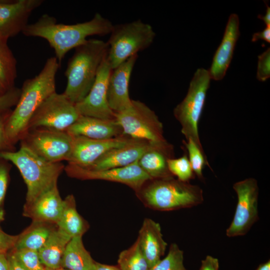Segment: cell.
<instances>
[{"mask_svg":"<svg viewBox=\"0 0 270 270\" xmlns=\"http://www.w3.org/2000/svg\"><path fill=\"white\" fill-rule=\"evenodd\" d=\"M80 116L76 104L56 92L40 106L31 118L28 130L44 128L66 131Z\"/></svg>","mask_w":270,"mask_h":270,"instance_id":"10","label":"cell"},{"mask_svg":"<svg viewBox=\"0 0 270 270\" xmlns=\"http://www.w3.org/2000/svg\"><path fill=\"white\" fill-rule=\"evenodd\" d=\"M20 94V88L14 87L0 96V114L12 110L16 106Z\"/></svg>","mask_w":270,"mask_h":270,"instance_id":"35","label":"cell"},{"mask_svg":"<svg viewBox=\"0 0 270 270\" xmlns=\"http://www.w3.org/2000/svg\"><path fill=\"white\" fill-rule=\"evenodd\" d=\"M136 194L146 206L160 211L192 208L204 200L200 186L174 177L149 180Z\"/></svg>","mask_w":270,"mask_h":270,"instance_id":"4","label":"cell"},{"mask_svg":"<svg viewBox=\"0 0 270 270\" xmlns=\"http://www.w3.org/2000/svg\"><path fill=\"white\" fill-rule=\"evenodd\" d=\"M8 38L0 34V82L6 90L14 87L16 60L8 44Z\"/></svg>","mask_w":270,"mask_h":270,"instance_id":"27","label":"cell"},{"mask_svg":"<svg viewBox=\"0 0 270 270\" xmlns=\"http://www.w3.org/2000/svg\"><path fill=\"white\" fill-rule=\"evenodd\" d=\"M219 262L218 258L207 256L202 260L199 270H218Z\"/></svg>","mask_w":270,"mask_h":270,"instance_id":"38","label":"cell"},{"mask_svg":"<svg viewBox=\"0 0 270 270\" xmlns=\"http://www.w3.org/2000/svg\"><path fill=\"white\" fill-rule=\"evenodd\" d=\"M240 20L236 14L228 19L221 43L214 54L208 70L211 80H222L226 75L232 58L234 48L240 34Z\"/></svg>","mask_w":270,"mask_h":270,"instance_id":"17","label":"cell"},{"mask_svg":"<svg viewBox=\"0 0 270 270\" xmlns=\"http://www.w3.org/2000/svg\"><path fill=\"white\" fill-rule=\"evenodd\" d=\"M108 52L107 42L98 39L88 40L75 48L65 70L67 84L63 92L72 103L76 104L86 96Z\"/></svg>","mask_w":270,"mask_h":270,"instance_id":"3","label":"cell"},{"mask_svg":"<svg viewBox=\"0 0 270 270\" xmlns=\"http://www.w3.org/2000/svg\"><path fill=\"white\" fill-rule=\"evenodd\" d=\"M115 120L124 135L150 142L166 140L164 126L154 111L140 100H132L126 110L115 113Z\"/></svg>","mask_w":270,"mask_h":270,"instance_id":"8","label":"cell"},{"mask_svg":"<svg viewBox=\"0 0 270 270\" xmlns=\"http://www.w3.org/2000/svg\"><path fill=\"white\" fill-rule=\"evenodd\" d=\"M174 158V146L166 140L150 142L148 149L138 160V164L151 179L174 177L168 166V160Z\"/></svg>","mask_w":270,"mask_h":270,"instance_id":"20","label":"cell"},{"mask_svg":"<svg viewBox=\"0 0 270 270\" xmlns=\"http://www.w3.org/2000/svg\"><path fill=\"white\" fill-rule=\"evenodd\" d=\"M11 112L12 110L0 114V152L16 150L14 146L8 141L5 131L6 123Z\"/></svg>","mask_w":270,"mask_h":270,"instance_id":"36","label":"cell"},{"mask_svg":"<svg viewBox=\"0 0 270 270\" xmlns=\"http://www.w3.org/2000/svg\"><path fill=\"white\" fill-rule=\"evenodd\" d=\"M210 80L208 70L198 68L190 82L185 98L174 110V115L181 126V132L186 140H192L203 152L204 150L198 128Z\"/></svg>","mask_w":270,"mask_h":270,"instance_id":"7","label":"cell"},{"mask_svg":"<svg viewBox=\"0 0 270 270\" xmlns=\"http://www.w3.org/2000/svg\"><path fill=\"white\" fill-rule=\"evenodd\" d=\"M130 138L126 135L104 140L73 136L72 151L67 162L80 167L88 168L105 153L125 144Z\"/></svg>","mask_w":270,"mask_h":270,"instance_id":"14","label":"cell"},{"mask_svg":"<svg viewBox=\"0 0 270 270\" xmlns=\"http://www.w3.org/2000/svg\"><path fill=\"white\" fill-rule=\"evenodd\" d=\"M10 162L0 156V209H2L4 198L10 180L11 166Z\"/></svg>","mask_w":270,"mask_h":270,"instance_id":"33","label":"cell"},{"mask_svg":"<svg viewBox=\"0 0 270 270\" xmlns=\"http://www.w3.org/2000/svg\"><path fill=\"white\" fill-rule=\"evenodd\" d=\"M43 0H0V34L8 38L15 36L28 24L32 13Z\"/></svg>","mask_w":270,"mask_h":270,"instance_id":"15","label":"cell"},{"mask_svg":"<svg viewBox=\"0 0 270 270\" xmlns=\"http://www.w3.org/2000/svg\"><path fill=\"white\" fill-rule=\"evenodd\" d=\"M233 188L238 196V203L233 220L226 230L228 237L245 235L258 220V186L254 178L237 182Z\"/></svg>","mask_w":270,"mask_h":270,"instance_id":"11","label":"cell"},{"mask_svg":"<svg viewBox=\"0 0 270 270\" xmlns=\"http://www.w3.org/2000/svg\"><path fill=\"white\" fill-rule=\"evenodd\" d=\"M38 156L52 162L68 161L71 153L73 136L66 131L44 128L28 130L20 140Z\"/></svg>","mask_w":270,"mask_h":270,"instance_id":"9","label":"cell"},{"mask_svg":"<svg viewBox=\"0 0 270 270\" xmlns=\"http://www.w3.org/2000/svg\"><path fill=\"white\" fill-rule=\"evenodd\" d=\"M94 270H120L118 266H110L95 262Z\"/></svg>","mask_w":270,"mask_h":270,"instance_id":"41","label":"cell"},{"mask_svg":"<svg viewBox=\"0 0 270 270\" xmlns=\"http://www.w3.org/2000/svg\"><path fill=\"white\" fill-rule=\"evenodd\" d=\"M9 270H25L17 262L11 250L7 253Z\"/></svg>","mask_w":270,"mask_h":270,"instance_id":"40","label":"cell"},{"mask_svg":"<svg viewBox=\"0 0 270 270\" xmlns=\"http://www.w3.org/2000/svg\"><path fill=\"white\" fill-rule=\"evenodd\" d=\"M149 270H186L184 264V252L176 244H172L167 256Z\"/></svg>","mask_w":270,"mask_h":270,"instance_id":"30","label":"cell"},{"mask_svg":"<svg viewBox=\"0 0 270 270\" xmlns=\"http://www.w3.org/2000/svg\"><path fill=\"white\" fill-rule=\"evenodd\" d=\"M270 77V49L258 56V64L256 72L257 79L262 82L266 81Z\"/></svg>","mask_w":270,"mask_h":270,"instance_id":"34","label":"cell"},{"mask_svg":"<svg viewBox=\"0 0 270 270\" xmlns=\"http://www.w3.org/2000/svg\"><path fill=\"white\" fill-rule=\"evenodd\" d=\"M72 238L57 227L38 250L42 264L48 268H61V262L66 246Z\"/></svg>","mask_w":270,"mask_h":270,"instance_id":"23","label":"cell"},{"mask_svg":"<svg viewBox=\"0 0 270 270\" xmlns=\"http://www.w3.org/2000/svg\"><path fill=\"white\" fill-rule=\"evenodd\" d=\"M52 224H54L32 222L30 227L18 235L13 249L27 248L38 251L55 228Z\"/></svg>","mask_w":270,"mask_h":270,"instance_id":"26","label":"cell"},{"mask_svg":"<svg viewBox=\"0 0 270 270\" xmlns=\"http://www.w3.org/2000/svg\"><path fill=\"white\" fill-rule=\"evenodd\" d=\"M64 206V200L60 196L58 184L46 191L30 206L24 208L23 215L32 222L56 224Z\"/></svg>","mask_w":270,"mask_h":270,"instance_id":"19","label":"cell"},{"mask_svg":"<svg viewBox=\"0 0 270 270\" xmlns=\"http://www.w3.org/2000/svg\"><path fill=\"white\" fill-rule=\"evenodd\" d=\"M4 220V212L3 210L0 209V222Z\"/></svg>","mask_w":270,"mask_h":270,"instance_id":"46","label":"cell"},{"mask_svg":"<svg viewBox=\"0 0 270 270\" xmlns=\"http://www.w3.org/2000/svg\"><path fill=\"white\" fill-rule=\"evenodd\" d=\"M182 142L188 152V160L195 176L204 180L202 170L204 166H208L210 168L205 153L191 140H184Z\"/></svg>","mask_w":270,"mask_h":270,"instance_id":"29","label":"cell"},{"mask_svg":"<svg viewBox=\"0 0 270 270\" xmlns=\"http://www.w3.org/2000/svg\"><path fill=\"white\" fill-rule=\"evenodd\" d=\"M44 270H68L61 267V268H46Z\"/></svg>","mask_w":270,"mask_h":270,"instance_id":"47","label":"cell"},{"mask_svg":"<svg viewBox=\"0 0 270 270\" xmlns=\"http://www.w3.org/2000/svg\"><path fill=\"white\" fill-rule=\"evenodd\" d=\"M11 252L25 270H44L46 268L40 260L38 250L22 248L12 249Z\"/></svg>","mask_w":270,"mask_h":270,"instance_id":"32","label":"cell"},{"mask_svg":"<svg viewBox=\"0 0 270 270\" xmlns=\"http://www.w3.org/2000/svg\"><path fill=\"white\" fill-rule=\"evenodd\" d=\"M95 261L86 249L82 236L70 239L64 251L61 267L68 270H94Z\"/></svg>","mask_w":270,"mask_h":270,"instance_id":"25","label":"cell"},{"mask_svg":"<svg viewBox=\"0 0 270 270\" xmlns=\"http://www.w3.org/2000/svg\"><path fill=\"white\" fill-rule=\"evenodd\" d=\"M110 34L106 60L112 70L149 47L156 36L152 26L140 20L114 25Z\"/></svg>","mask_w":270,"mask_h":270,"instance_id":"6","label":"cell"},{"mask_svg":"<svg viewBox=\"0 0 270 270\" xmlns=\"http://www.w3.org/2000/svg\"><path fill=\"white\" fill-rule=\"evenodd\" d=\"M168 166L172 174L174 176H176L177 179L180 180L189 182L195 177L186 151L181 157L170 159L168 162Z\"/></svg>","mask_w":270,"mask_h":270,"instance_id":"31","label":"cell"},{"mask_svg":"<svg viewBox=\"0 0 270 270\" xmlns=\"http://www.w3.org/2000/svg\"><path fill=\"white\" fill-rule=\"evenodd\" d=\"M266 12L264 16L260 14L258 16V18L262 20L266 26H270V8L266 4Z\"/></svg>","mask_w":270,"mask_h":270,"instance_id":"43","label":"cell"},{"mask_svg":"<svg viewBox=\"0 0 270 270\" xmlns=\"http://www.w3.org/2000/svg\"><path fill=\"white\" fill-rule=\"evenodd\" d=\"M150 144L146 140L131 138L125 144L105 153L86 168L102 170L127 166L138 160Z\"/></svg>","mask_w":270,"mask_h":270,"instance_id":"18","label":"cell"},{"mask_svg":"<svg viewBox=\"0 0 270 270\" xmlns=\"http://www.w3.org/2000/svg\"><path fill=\"white\" fill-rule=\"evenodd\" d=\"M18 237L6 233L0 228V252L7 253L12 250Z\"/></svg>","mask_w":270,"mask_h":270,"instance_id":"37","label":"cell"},{"mask_svg":"<svg viewBox=\"0 0 270 270\" xmlns=\"http://www.w3.org/2000/svg\"><path fill=\"white\" fill-rule=\"evenodd\" d=\"M8 90H6L0 82V96L4 94Z\"/></svg>","mask_w":270,"mask_h":270,"instance_id":"45","label":"cell"},{"mask_svg":"<svg viewBox=\"0 0 270 270\" xmlns=\"http://www.w3.org/2000/svg\"><path fill=\"white\" fill-rule=\"evenodd\" d=\"M0 156L16 166L26 185L24 207L31 204L40 194L58 184V178L65 166L61 162L46 160L22 146L18 150L2 152Z\"/></svg>","mask_w":270,"mask_h":270,"instance_id":"5","label":"cell"},{"mask_svg":"<svg viewBox=\"0 0 270 270\" xmlns=\"http://www.w3.org/2000/svg\"><path fill=\"white\" fill-rule=\"evenodd\" d=\"M259 40H262L265 42H270V26H266L262 30L254 33L252 36V41L255 42Z\"/></svg>","mask_w":270,"mask_h":270,"instance_id":"39","label":"cell"},{"mask_svg":"<svg viewBox=\"0 0 270 270\" xmlns=\"http://www.w3.org/2000/svg\"><path fill=\"white\" fill-rule=\"evenodd\" d=\"M112 70L106 58L99 68L88 94L81 102L76 104L80 115L115 120V113L110 108L107 100L108 80Z\"/></svg>","mask_w":270,"mask_h":270,"instance_id":"13","label":"cell"},{"mask_svg":"<svg viewBox=\"0 0 270 270\" xmlns=\"http://www.w3.org/2000/svg\"><path fill=\"white\" fill-rule=\"evenodd\" d=\"M138 55L133 56L112 69L110 74L107 87V100L110 109L114 112H120L131 104L128 92L132 72Z\"/></svg>","mask_w":270,"mask_h":270,"instance_id":"16","label":"cell"},{"mask_svg":"<svg viewBox=\"0 0 270 270\" xmlns=\"http://www.w3.org/2000/svg\"><path fill=\"white\" fill-rule=\"evenodd\" d=\"M7 253L0 252V270H9Z\"/></svg>","mask_w":270,"mask_h":270,"instance_id":"42","label":"cell"},{"mask_svg":"<svg viewBox=\"0 0 270 270\" xmlns=\"http://www.w3.org/2000/svg\"><path fill=\"white\" fill-rule=\"evenodd\" d=\"M72 136H80L98 140H108L124 134L116 120L80 115L66 130Z\"/></svg>","mask_w":270,"mask_h":270,"instance_id":"21","label":"cell"},{"mask_svg":"<svg viewBox=\"0 0 270 270\" xmlns=\"http://www.w3.org/2000/svg\"><path fill=\"white\" fill-rule=\"evenodd\" d=\"M66 174L80 180H103L124 184L135 192L151 178L142 170L138 160L124 167L102 170H92L68 164L64 166Z\"/></svg>","mask_w":270,"mask_h":270,"instance_id":"12","label":"cell"},{"mask_svg":"<svg viewBox=\"0 0 270 270\" xmlns=\"http://www.w3.org/2000/svg\"><path fill=\"white\" fill-rule=\"evenodd\" d=\"M118 263L120 270H149L150 268L137 240L130 247L120 252Z\"/></svg>","mask_w":270,"mask_h":270,"instance_id":"28","label":"cell"},{"mask_svg":"<svg viewBox=\"0 0 270 270\" xmlns=\"http://www.w3.org/2000/svg\"><path fill=\"white\" fill-rule=\"evenodd\" d=\"M113 26L99 13L88 21L72 24L58 23L55 18L44 14L35 22L28 24L22 33L46 40L60 64L70 50L85 43L90 36L110 34Z\"/></svg>","mask_w":270,"mask_h":270,"instance_id":"1","label":"cell"},{"mask_svg":"<svg viewBox=\"0 0 270 270\" xmlns=\"http://www.w3.org/2000/svg\"><path fill=\"white\" fill-rule=\"evenodd\" d=\"M60 66L55 56L49 58L38 74L24 82L18 101L5 126L12 145L14 146L28 131L29 122L40 106L56 92V76Z\"/></svg>","mask_w":270,"mask_h":270,"instance_id":"2","label":"cell"},{"mask_svg":"<svg viewBox=\"0 0 270 270\" xmlns=\"http://www.w3.org/2000/svg\"><path fill=\"white\" fill-rule=\"evenodd\" d=\"M137 240L151 268L161 260L167 246L160 224L150 218H145L138 232Z\"/></svg>","mask_w":270,"mask_h":270,"instance_id":"22","label":"cell"},{"mask_svg":"<svg viewBox=\"0 0 270 270\" xmlns=\"http://www.w3.org/2000/svg\"><path fill=\"white\" fill-rule=\"evenodd\" d=\"M256 270H270V260L260 264Z\"/></svg>","mask_w":270,"mask_h":270,"instance_id":"44","label":"cell"},{"mask_svg":"<svg viewBox=\"0 0 270 270\" xmlns=\"http://www.w3.org/2000/svg\"><path fill=\"white\" fill-rule=\"evenodd\" d=\"M64 200V208L56 224L57 228L71 238L82 236L88 225L78 212L74 196L68 195Z\"/></svg>","mask_w":270,"mask_h":270,"instance_id":"24","label":"cell"}]
</instances>
